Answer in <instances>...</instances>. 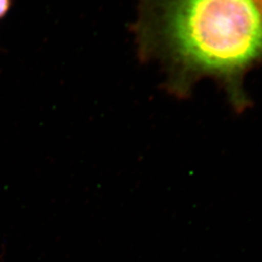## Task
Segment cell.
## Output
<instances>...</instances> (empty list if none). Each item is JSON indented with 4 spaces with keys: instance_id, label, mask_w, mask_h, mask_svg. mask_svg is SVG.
Wrapping results in <instances>:
<instances>
[{
    "instance_id": "1",
    "label": "cell",
    "mask_w": 262,
    "mask_h": 262,
    "mask_svg": "<svg viewBox=\"0 0 262 262\" xmlns=\"http://www.w3.org/2000/svg\"><path fill=\"white\" fill-rule=\"evenodd\" d=\"M133 31L139 58L161 64L170 93L185 97L210 78L237 111L248 106L245 76L262 64V0H139Z\"/></svg>"
},
{
    "instance_id": "2",
    "label": "cell",
    "mask_w": 262,
    "mask_h": 262,
    "mask_svg": "<svg viewBox=\"0 0 262 262\" xmlns=\"http://www.w3.org/2000/svg\"><path fill=\"white\" fill-rule=\"evenodd\" d=\"M12 6V0H0V19L5 17Z\"/></svg>"
}]
</instances>
